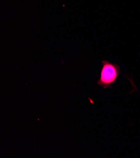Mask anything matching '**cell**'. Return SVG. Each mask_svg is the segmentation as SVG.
<instances>
[{"instance_id":"obj_1","label":"cell","mask_w":140,"mask_h":158,"mask_svg":"<svg viewBox=\"0 0 140 158\" xmlns=\"http://www.w3.org/2000/svg\"><path fill=\"white\" fill-rule=\"evenodd\" d=\"M100 77L97 84L104 89L112 86L116 83L121 74L120 66L110 60H102Z\"/></svg>"}]
</instances>
